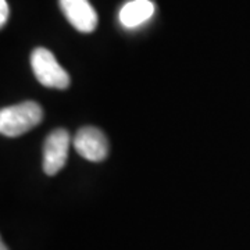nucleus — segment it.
I'll return each instance as SVG.
<instances>
[{
	"mask_svg": "<svg viewBox=\"0 0 250 250\" xmlns=\"http://www.w3.org/2000/svg\"><path fill=\"white\" fill-rule=\"evenodd\" d=\"M0 250H9V249H7V248H6V245L1 242V243H0Z\"/></svg>",
	"mask_w": 250,
	"mask_h": 250,
	"instance_id": "obj_8",
	"label": "nucleus"
},
{
	"mask_svg": "<svg viewBox=\"0 0 250 250\" xmlns=\"http://www.w3.org/2000/svg\"><path fill=\"white\" fill-rule=\"evenodd\" d=\"M62 14L77 31L90 34L98 27V13L89 0H59Z\"/></svg>",
	"mask_w": 250,
	"mask_h": 250,
	"instance_id": "obj_5",
	"label": "nucleus"
},
{
	"mask_svg": "<svg viewBox=\"0 0 250 250\" xmlns=\"http://www.w3.org/2000/svg\"><path fill=\"white\" fill-rule=\"evenodd\" d=\"M71 145V136L65 129H54L53 132L47 135L43 145V161L42 167L47 175H56L64 168L68 150Z\"/></svg>",
	"mask_w": 250,
	"mask_h": 250,
	"instance_id": "obj_3",
	"label": "nucleus"
},
{
	"mask_svg": "<svg viewBox=\"0 0 250 250\" xmlns=\"http://www.w3.org/2000/svg\"><path fill=\"white\" fill-rule=\"evenodd\" d=\"M154 13V4L150 0H132L128 1L120 10V22L125 28H135L142 25Z\"/></svg>",
	"mask_w": 250,
	"mask_h": 250,
	"instance_id": "obj_6",
	"label": "nucleus"
},
{
	"mask_svg": "<svg viewBox=\"0 0 250 250\" xmlns=\"http://www.w3.org/2000/svg\"><path fill=\"white\" fill-rule=\"evenodd\" d=\"M9 18V4L6 0H0V25L4 27Z\"/></svg>",
	"mask_w": 250,
	"mask_h": 250,
	"instance_id": "obj_7",
	"label": "nucleus"
},
{
	"mask_svg": "<svg viewBox=\"0 0 250 250\" xmlns=\"http://www.w3.org/2000/svg\"><path fill=\"white\" fill-rule=\"evenodd\" d=\"M74 147L81 157L89 161H103L108 154L107 138L95 126H83L74 136Z\"/></svg>",
	"mask_w": 250,
	"mask_h": 250,
	"instance_id": "obj_4",
	"label": "nucleus"
},
{
	"mask_svg": "<svg viewBox=\"0 0 250 250\" xmlns=\"http://www.w3.org/2000/svg\"><path fill=\"white\" fill-rule=\"evenodd\" d=\"M31 67L36 80L46 88L67 89L70 86V75L56 60L54 54L45 47H38L31 54Z\"/></svg>",
	"mask_w": 250,
	"mask_h": 250,
	"instance_id": "obj_2",
	"label": "nucleus"
},
{
	"mask_svg": "<svg viewBox=\"0 0 250 250\" xmlns=\"http://www.w3.org/2000/svg\"><path fill=\"white\" fill-rule=\"evenodd\" d=\"M42 118L43 111L36 102H22L0 111V132L4 136L16 138L34 129L41 124Z\"/></svg>",
	"mask_w": 250,
	"mask_h": 250,
	"instance_id": "obj_1",
	"label": "nucleus"
}]
</instances>
